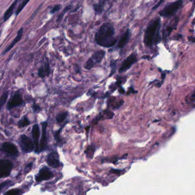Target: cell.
Masks as SVG:
<instances>
[{"label":"cell","instance_id":"6da1fadb","mask_svg":"<svg viewBox=\"0 0 195 195\" xmlns=\"http://www.w3.org/2000/svg\"><path fill=\"white\" fill-rule=\"evenodd\" d=\"M114 35L115 30L113 25L109 23H105L95 34V41L100 46L111 48L114 46L117 42Z\"/></svg>","mask_w":195,"mask_h":195},{"label":"cell","instance_id":"7a4b0ae2","mask_svg":"<svg viewBox=\"0 0 195 195\" xmlns=\"http://www.w3.org/2000/svg\"><path fill=\"white\" fill-rule=\"evenodd\" d=\"M160 18L159 17L152 19L149 23L144 37V42L147 46H152L160 41Z\"/></svg>","mask_w":195,"mask_h":195},{"label":"cell","instance_id":"3957f363","mask_svg":"<svg viewBox=\"0 0 195 195\" xmlns=\"http://www.w3.org/2000/svg\"><path fill=\"white\" fill-rule=\"evenodd\" d=\"M183 4L182 0H177L166 5L160 12L159 15L164 17H169L174 15Z\"/></svg>","mask_w":195,"mask_h":195},{"label":"cell","instance_id":"277c9868","mask_svg":"<svg viewBox=\"0 0 195 195\" xmlns=\"http://www.w3.org/2000/svg\"><path fill=\"white\" fill-rule=\"evenodd\" d=\"M105 52L103 50H99L94 52L88 61L86 62L85 68L86 70H90L95 65L100 63L105 57Z\"/></svg>","mask_w":195,"mask_h":195},{"label":"cell","instance_id":"5b68a950","mask_svg":"<svg viewBox=\"0 0 195 195\" xmlns=\"http://www.w3.org/2000/svg\"><path fill=\"white\" fill-rule=\"evenodd\" d=\"M19 144L22 150L26 153H29L33 151L34 148L33 142L25 135H22L19 138Z\"/></svg>","mask_w":195,"mask_h":195},{"label":"cell","instance_id":"8992f818","mask_svg":"<svg viewBox=\"0 0 195 195\" xmlns=\"http://www.w3.org/2000/svg\"><path fill=\"white\" fill-rule=\"evenodd\" d=\"M12 169V163L8 160H0V178L9 176Z\"/></svg>","mask_w":195,"mask_h":195},{"label":"cell","instance_id":"52a82bcc","mask_svg":"<svg viewBox=\"0 0 195 195\" xmlns=\"http://www.w3.org/2000/svg\"><path fill=\"white\" fill-rule=\"evenodd\" d=\"M136 61H137V58L135 54H132L130 55H129L128 57L124 60L123 62L122 63V65L119 69V72L122 73V72H126L131 67L133 63L136 62Z\"/></svg>","mask_w":195,"mask_h":195},{"label":"cell","instance_id":"ba28073f","mask_svg":"<svg viewBox=\"0 0 195 195\" xmlns=\"http://www.w3.org/2000/svg\"><path fill=\"white\" fill-rule=\"evenodd\" d=\"M53 176L52 172L48 168L45 166L42 168H41L38 175L36 176V180L38 182L41 181L46 180L50 178H52Z\"/></svg>","mask_w":195,"mask_h":195},{"label":"cell","instance_id":"9c48e42d","mask_svg":"<svg viewBox=\"0 0 195 195\" xmlns=\"http://www.w3.org/2000/svg\"><path fill=\"white\" fill-rule=\"evenodd\" d=\"M47 163L50 166L57 168L61 166L59 160V155L57 152H52L49 154L47 157Z\"/></svg>","mask_w":195,"mask_h":195},{"label":"cell","instance_id":"30bf717a","mask_svg":"<svg viewBox=\"0 0 195 195\" xmlns=\"http://www.w3.org/2000/svg\"><path fill=\"white\" fill-rule=\"evenodd\" d=\"M23 100L22 97L21 96L19 93H16L9 100L7 105V109L10 110L15 107L21 106Z\"/></svg>","mask_w":195,"mask_h":195},{"label":"cell","instance_id":"8fae6325","mask_svg":"<svg viewBox=\"0 0 195 195\" xmlns=\"http://www.w3.org/2000/svg\"><path fill=\"white\" fill-rule=\"evenodd\" d=\"M2 150L4 152L13 156H17L18 155V151L15 144L9 142H5L2 146Z\"/></svg>","mask_w":195,"mask_h":195},{"label":"cell","instance_id":"7c38bea8","mask_svg":"<svg viewBox=\"0 0 195 195\" xmlns=\"http://www.w3.org/2000/svg\"><path fill=\"white\" fill-rule=\"evenodd\" d=\"M48 123L45 122L42 123V136L39 143V151L45 150L47 147V137H46V129Z\"/></svg>","mask_w":195,"mask_h":195},{"label":"cell","instance_id":"4fadbf2b","mask_svg":"<svg viewBox=\"0 0 195 195\" xmlns=\"http://www.w3.org/2000/svg\"><path fill=\"white\" fill-rule=\"evenodd\" d=\"M32 133V136L33 138L35 152H39V144L38 143V140L40 136V131H39V128L38 124H35L33 126Z\"/></svg>","mask_w":195,"mask_h":195},{"label":"cell","instance_id":"5bb4252c","mask_svg":"<svg viewBox=\"0 0 195 195\" xmlns=\"http://www.w3.org/2000/svg\"><path fill=\"white\" fill-rule=\"evenodd\" d=\"M23 32H24V29L22 28L19 29L17 33V35L16 36V37L15 38V39L13 40V41L12 42V43L9 46L6 48V49L5 50V51L3 52V54H5L6 52H8L9 50H10L12 48L15 46V45L17 43H18L19 41L21 39V38L22 37V35H23Z\"/></svg>","mask_w":195,"mask_h":195},{"label":"cell","instance_id":"9a60e30c","mask_svg":"<svg viewBox=\"0 0 195 195\" xmlns=\"http://www.w3.org/2000/svg\"><path fill=\"white\" fill-rule=\"evenodd\" d=\"M50 67L48 62L45 63L38 70V76L41 78H44L48 76L50 74Z\"/></svg>","mask_w":195,"mask_h":195},{"label":"cell","instance_id":"2e32d148","mask_svg":"<svg viewBox=\"0 0 195 195\" xmlns=\"http://www.w3.org/2000/svg\"><path fill=\"white\" fill-rule=\"evenodd\" d=\"M130 38V32L129 30H127L126 32L123 35L119 40V42L118 44V47L119 48H123L128 43L129 39Z\"/></svg>","mask_w":195,"mask_h":195},{"label":"cell","instance_id":"e0dca14e","mask_svg":"<svg viewBox=\"0 0 195 195\" xmlns=\"http://www.w3.org/2000/svg\"><path fill=\"white\" fill-rule=\"evenodd\" d=\"M18 1L19 0H15L14 2L12 5H10V6L8 8V9L6 11L5 15H4V21H7L11 17V15L13 14V11L15 10L16 5H17L18 2Z\"/></svg>","mask_w":195,"mask_h":195},{"label":"cell","instance_id":"ac0fdd59","mask_svg":"<svg viewBox=\"0 0 195 195\" xmlns=\"http://www.w3.org/2000/svg\"><path fill=\"white\" fill-rule=\"evenodd\" d=\"M68 115V113L67 112H63V113H61L59 114H58L56 116V120L58 123H61L63 121H64L65 119L66 118L67 116Z\"/></svg>","mask_w":195,"mask_h":195},{"label":"cell","instance_id":"d6986e66","mask_svg":"<svg viewBox=\"0 0 195 195\" xmlns=\"http://www.w3.org/2000/svg\"><path fill=\"white\" fill-rule=\"evenodd\" d=\"M8 98V93L7 92H4L0 98V111L2 108V106L5 105V103L6 102V100Z\"/></svg>","mask_w":195,"mask_h":195},{"label":"cell","instance_id":"ffe728a7","mask_svg":"<svg viewBox=\"0 0 195 195\" xmlns=\"http://www.w3.org/2000/svg\"><path fill=\"white\" fill-rule=\"evenodd\" d=\"M29 124H30V122H29V119H28L27 118L25 117L23 119L19 120L18 123V126H19V127H25L29 125Z\"/></svg>","mask_w":195,"mask_h":195},{"label":"cell","instance_id":"44dd1931","mask_svg":"<svg viewBox=\"0 0 195 195\" xmlns=\"http://www.w3.org/2000/svg\"><path fill=\"white\" fill-rule=\"evenodd\" d=\"M29 1H30V0H25L24 2L21 5H19L18 9L17 10V11H16V12H15L16 15H18L19 13L22 10V9L24 8V7L27 5V4L29 2Z\"/></svg>","mask_w":195,"mask_h":195},{"label":"cell","instance_id":"7402d4cb","mask_svg":"<svg viewBox=\"0 0 195 195\" xmlns=\"http://www.w3.org/2000/svg\"><path fill=\"white\" fill-rule=\"evenodd\" d=\"M20 193L19 189H13L8 191L5 195H18Z\"/></svg>","mask_w":195,"mask_h":195},{"label":"cell","instance_id":"603a6c76","mask_svg":"<svg viewBox=\"0 0 195 195\" xmlns=\"http://www.w3.org/2000/svg\"><path fill=\"white\" fill-rule=\"evenodd\" d=\"M94 8L95 12L98 13H100L103 11V7L102 5L96 4V5H94Z\"/></svg>","mask_w":195,"mask_h":195},{"label":"cell","instance_id":"cb8c5ba5","mask_svg":"<svg viewBox=\"0 0 195 195\" xmlns=\"http://www.w3.org/2000/svg\"><path fill=\"white\" fill-rule=\"evenodd\" d=\"M61 5H55V6L52 8V9L51 10L50 13H51L52 14L55 13V12H57L59 11V10H60V9H61Z\"/></svg>","mask_w":195,"mask_h":195},{"label":"cell","instance_id":"d4e9b609","mask_svg":"<svg viewBox=\"0 0 195 195\" xmlns=\"http://www.w3.org/2000/svg\"><path fill=\"white\" fill-rule=\"evenodd\" d=\"M62 129H59V131H58L56 132V133L55 134V139L57 142H59L61 140V139H60V132L61 131Z\"/></svg>","mask_w":195,"mask_h":195},{"label":"cell","instance_id":"484cf974","mask_svg":"<svg viewBox=\"0 0 195 195\" xmlns=\"http://www.w3.org/2000/svg\"><path fill=\"white\" fill-rule=\"evenodd\" d=\"M33 109L34 111H35V112H37V111H39L40 110V107H39V106H38V105H35V104H34L33 105Z\"/></svg>","mask_w":195,"mask_h":195},{"label":"cell","instance_id":"4316f807","mask_svg":"<svg viewBox=\"0 0 195 195\" xmlns=\"http://www.w3.org/2000/svg\"><path fill=\"white\" fill-rule=\"evenodd\" d=\"M8 182H9V181H5L0 184V190H1L4 187H5V186L8 184Z\"/></svg>","mask_w":195,"mask_h":195}]
</instances>
